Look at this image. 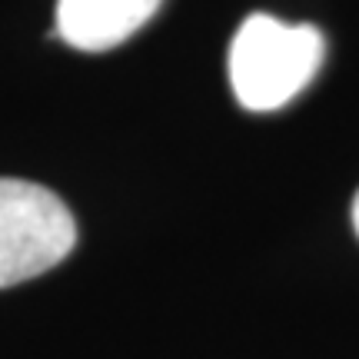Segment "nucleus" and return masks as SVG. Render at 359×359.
I'll return each mask as SVG.
<instances>
[{
    "instance_id": "nucleus-2",
    "label": "nucleus",
    "mask_w": 359,
    "mask_h": 359,
    "mask_svg": "<svg viewBox=\"0 0 359 359\" xmlns=\"http://www.w3.org/2000/svg\"><path fill=\"white\" fill-rule=\"evenodd\" d=\"M77 246V219L53 190L0 177V290L43 276Z\"/></svg>"
},
{
    "instance_id": "nucleus-3",
    "label": "nucleus",
    "mask_w": 359,
    "mask_h": 359,
    "mask_svg": "<svg viewBox=\"0 0 359 359\" xmlns=\"http://www.w3.org/2000/svg\"><path fill=\"white\" fill-rule=\"evenodd\" d=\"M163 0H57V37L87 53L120 47L140 30Z\"/></svg>"
},
{
    "instance_id": "nucleus-4",
    "label": "nucleus",
    "mask_w": 359,
    "mask_h": 359,
    "mask_svg": "<svg viewBox=\"0 0 359 359\" xmlns=\"http://www.w3.org/2000/svg\"><path fill=\"white\" fill-rule=\"evenodd\" d=\"M353 226L359 233V193H356V200H353Z\"/></svg>"
},
{
    "instance_id": "nucleus-1",
    "label": "nucleus",
    "mask_w": 359,
    "mask_h": 359,
    "mask_svg": "<svg viewBox=\"0 0 359 359\" xmlns=\"http://www.w3.org/2000/svg\"><path fill=\"white\" fill-rule=\"evenodd\" d=\"M323 34L313 24H283L269 13L246 17L230 43V87L246 110H280L323 64Z\"/></svg>"
}]
</instances>
